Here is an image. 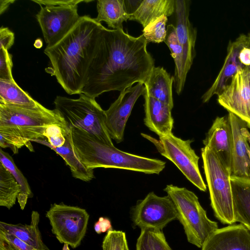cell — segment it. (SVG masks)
I'll use <instances>...</instances> for the list:
<instances>
[{
    "label": "cell",
    "mask_w": 250,
    "mask_h": 250,
    "mask_svg": "<svg viewBox=\"0 0 250 250\" xmlns=\"http://www.w3.org/2000/svg\"><path fill=\"white\" fill-rule=\"evenodd\" d=\"M143 35L103 26L81 93L95 99L110 91L123 92L136 83L144 84L154 67Z\"/></svg>",
    "instance_id": "1"
},
{
    "label": "cell",
    "mask_w": 250,
    "mask_h": 250,
    "mask_svg": "<svg viewBox=\"0 0 250 250\" xmlns=\"http://www.w3.org/2000/svg\"><path fill=\"white\" fill-rule=\"evenodd\" d=\"M103 26L95 19L81 16L62 40L45 48L52 74L67 94H81Z\"/></svg>",
    "instance_id": "2"
},
{
    "label": "cell",
    "mask_w": 250,
    "mask_h": 250,
    "mask_svg": "<svg viewBox=\"0 0 250 250\" xmlns=\"http://www.w3.org/2000/svg\"><path fill=\"white\" fill-rule=\"evenodd\" d=\"M69 130L74 151L87 169L115 168L159 174L166 167L164 161L123 151L80 127L69 126Z\"/></svg>",
    "instance_id": "3"
},
{
    "label": "cell",
    "mask_w": 250,
    "mask_h": 250,
    "mask_svg": "<svg viewBox=\"0 0 250 250\" xmlns=\"http://www.w3.org/2000/svg\"><path fill=\"white\" fill-rule=\"evenodd\" d=\"M69 126L55 109L43 106L32 108L0 104V133L7 134L21 147L34 152L31 142L44 139V133L50 125Z\"/></svg>",
    "instance_id": "4"
},
{
    "label": "cell",
    "mask_w": 250,
    "mask_h": 250,
    "mask_svg": "<svg viewBox=\"0 0 250 250\" xmlns=\"http://www.w3.org/2000/svg\"><path fill=\"white\" fill-rule=\"evenodd\" d=\"M203 168L215 217L223 224L235 223L230 182L231 169L210 148L201 149Z\"/></svg>",
    "instance_id": "5"
},
{
    "label": "cell",
    "mask_w": 250,
    "mask_h": 250,
    "mask_svg": "<svg viewBox=\"0 0 250 250\" xmlns=\"http://www.w3.org/2000/svg\"><path fill=\"white\" fill-rule=\"evenodd\" d=\"M164 190L174 202L177 219L182 225L188 242L201 248L217 229V222L209 219L198 197L185 188L167 185Z\"/></svg>",
    "instance_id": "6"
},
{
    "label": "cell",
    "mask_w": 250,
    "mask_h": 250,
    "mask_svg": "<svg viewBox=\"0 0 250 250\" xmlns=\"http://www.w3.org/2000/svg\"><path fill=\"white\" fill-rule=\"evenodd\" d=\"M54 103L69 126L80 127L114 146L105 124V110L95 99L81 93L78 99L57 96Z\"/></svg>",
    "instance_id": "7"
},
{
    "label": "cell",
    "mask_w": 250,
    "mask_h": 250,
    "mask_svg": "<svg viewBox=\"0 0 250 250\" xmlns=\"http://www.w3.org/2000/svg\"><path fill=\"white\" fill-rule=\"evenodd\" d=\"M141 135L151 142L162 156L171 161L189 182L199 190H207L199 167V157L191 146L192 140H183L172 133L158 140L147 134Z\"/></svg>",
    "instance_id": "8"
},
{
    "label": "cell",
    "mask_w": 250,
    "mask_h": 250,
    "mask_svg": "<svg viewBox=\"0 0 250 250\" xmlns=\"http://www.w3.org/2000/svg\"><path fill=\"white\" fill-rule=\"evenodd\" d=\"M46 217L49 220L52 233L61 243L68 244L73 249L80 246L89 218L85 209L63 203H55L46 212Z\"/></svg>",
    "instance_id": "9"
},
{
    "label": "cell",
    "mask_w": 250,
    "mask_h": 250,
    "mask_svg": "<svg viewBox=\"0 0 250 250\" xmlns=\"http://www.w3.org/2000/svg\"><path fill=\"white\" fill-rule=\"evenodd\" d=\"M133 224L141 229L162 230L177 219L175 204L168 195L158 196L153 192L138 201L131 211Z\"/></svg>",
    "instance_id": "10"
},
{
    "label": "cell",
    "mask_w": 250,
    "mask_h": 250,
    "mask_svg": "<svg viewBox=\"0 0 250 250\" xmlns=\"http://www.w3.org/2000/svg\"><path fill=\"white\" fill-rule=\"evenodd\" d=\"M78 5L41 6L36 18L42 30L46 47L62 40L80 18Z\"/></svg>",
    "instance_id": "11"
},
{
    "label": "cell",
    "mask_w": 250,
    "mask_h": 250,
    "mask_svg": "<svg viewBox=\"0 0 250 250\" xmlns=\"http://www.w3.org/2000/svg\"><path fill=\"white\" fill-rule=\"evenodd\" d=\"M218 103L250 128V68L238 71L217 96Z\"/></svg>",
    "instance_id": "12"
},
{
    "label": "cell",
    "mask_w": 250,
    "mask_h": 250,
    "mask_svg": "<svg viewBox=\"0 0 250 250\" xmlns=\"http://www.w3.org/2000/svg\"><path fill=\"white\" fill-rule=\"evenodd\" d=\"M145 85L138 83L120 92L117 99L105 110V124L112 139L117 143L124 140V131L127 120L139 97L143 95Z\"/></svg>",
    "instance_id": "13"
},
{
    "label": "cell",
    "mask_w": 250,
    "mask_h": 250,
    "mask_svg": "<svg viewBox=\"0 0 250 250\" xmlns=\"http://www.w3.org/2000/svg\"><path fill=\"white\" fill-rule=\"evenodd\" d=\"M190 1L175 0L176 29L183 50V57L179 94L182 92L187 74L195 56L197 31L189 20Z\"/></svg>",
    "instance_id": "14"
},
{
    "label": "cell",
    "mask_w": 250,
    "mask_h": 250,
    "mask_svg": "<svg viewBox=\"0 0 250 250\" xmlns=\"http://www.w3.org/2000/svg\"><path fill=\"white\" fill-rule=\"evenodd\" d=\"M203 143L204 146L209 147L214 151L231 169L233 137L228 115L218 116L214 119Z\"/></svg>",
    "instance_id": "15"
},
{
    "label": "cell",
    "mask_w": 250,
    "mask_h": 250,
    "mask_svg": "<svg viewBox=\"0 0 250 250\" xmlns=\"http://www.w3.org/2000/svg\"><path fill=\"white\" fill-rule=\"evenodd\" d=\"M201 250H250V232L241 224L218 229L205 241Z\"/></svg>",
    "instance_id": "16"
},
{
    "label": "cell",
    "mask_w": 250,
    "mask_h": 250,
    "mask_svg": "<svg viewBox=\"0 0 250 250\" xmlns=\"http://www.w3.org/2000/svg\"><path fill=\"white\" fill-rule=\"evenodd\" d=\"M246 36L242 34L229 43L224 64L212 85L202 96L203 103H207L213 96L219 95L235 74L244 68L239 61L238 54Z\"/></svg>",
    "instance_id": "17"
},
{
    "label": "cell",
    "mask_w": 250,
    "mask_h": 250,
    "mask_svg": "<svg viewBox=\"0 0 250 250\" xmlns=\"http://www.w3.org/2000/svg\"><path fill=\"white\" fill-rule=\"evenodd\" d=\"M228 116L233 137L232 174L250 178V160L248 155L250 146L242 131L243 127L247 126V124L232 113L228 112Z\"/></svg>",
    "instance_id": "18"
},
{
    "label": "cell",
    "mask_w": 250,
    "mask_h": 250,
    "mask_svg": "<svg viewBox=\"0 0 250 250\" xmlns=\"http://www.w3.org/2000/svg\"><path fill=\"white\" fill-rule=\"evenodd\" d=\"M144 123L159 137L172 134L174 121L172 108L167 104L150 96L145 90Z\"/></svg>",
    "instance_id": "19"
},
{
    "label": "cell",
    "mask_w": 250,
    "mask_h": 250,
    "mask_svg": "<svg viewBox=\"0 0 250 250\" xmlns=\"http://www.w3.org/2000/svg\"><path fill=\"white\" fill-rule=\"evenodd\" d=\"M234 219L250 232V178L231 174Z\"/></svg>",
    "instance_id": "20"
},
{
    "label": "cell",
    "mask_w": 250,
    "mask_h": 250,
    "mask_svg": "<svg viewBox=\"0 0 250 250\" xmlns=\"http://www.w3.org/2000/svg\"><path fill=\"white\" fill-rule=\"evenodd\" d=\"M174 77L163 67H153L144 83L145 90L151 97L173 107L172 87Z\"/></svg>",
    "instance_id": "21"
},
{
    "label": "cell",
    "mask_w": 250,
    "mask_h": 250,
    "mask_svg": "<svg viewBox=\"0 0 250 250\" xmlns=\"http://www.w3.org/2000/svg\"><path fill=\"white\" fill-rule=\"evenodd\" d=\"M39 221V213L33 211L30 225H15L1 221L0 230L16 236L38 250H49L42 240L38 227Z\"/></svg>",
    "instance_id": "22"
},
{
    "label": "cell",
    "mask_w": 250,
    "mask_h": 250,
    "mask_svg": "<svg viewBox=\"0 0 250 250\" xmlns=\"http://www.w3.org/2000/svg\"><path fill=\"white\" fill-rule=\"evenodd\" d=\"M175 10V0H144L129 20L141 23L144 28L165 15L171 16Z\"/></svg>",
    "instance_id": "23"
},
{
    "label": "cell",
    "mask_w": 250,
    "mask_h": 250,
    "mask_svg": "<svg viewBox=\"0 0 250 250\" xmlns=\"http://www.w3.org/2000/svg\"><path fill=\"white\" fill-rule=\"evenodd\" d=\"M97 10L96 21L106 22L113 29H123V23L130 18L125 10L124 0H98Z\"/></svg>",
    "instance_id": "24"
},
{
    "label": "cell",
    "mask_w": 250,
    "mask_h": 250,
    "mask_svg": "<svg viewBox=\"0 0 250 250\" xmlns=\"http://www.w3.org/2000/svg\"><path fill=\"white\" fill-rule=\"evenodd\" d=\"M0 104L32 108L44 106L22 89L15 81L3 80H0Z\"/></svg>",
    "instance_id": "25"
},
{
    "label": "cell",
    "mask_w": 250,
    "mask_h": 250,
    "mask_svg": "<svg viewBox=\"0 0 250 250\" xmlns=\"http://www.w3.org/2000/svg\"><path fill=\"white\" fill-rule=\"evenodd\" d=\"M50 148L62 158L75 178L89 182L95 177L93 169H87L76 156L71 142L70 130L66 134L65 142L61 146Z\"/></svg>",
    "instance_id": "26"
},
{
    "label": "cell",
    "mask_w": 250,
    "mask_h": 250,
    "mask_svg": "<svg viewBox=\"0 0 250 250\" xmlns=\"http://www.w3.org/2000/svg\"><path fill=\"white\" fill-rule=\"evenodd\" d=\"M0 163L11 173L21 187L17 199L21 209L23 210L28 198L33 195L28 181L15 164L12 157L1 148L0 149Z\"/></svg>",
    "instance_id": "27"
},
{
    "label": "cell",
    "mask_w": 250,
    "mask_h": 250,
    "mask_svg": "<svg viewBox=\"0 0 250 250\" xmlns=\"http://www.w3.org/2000/svg\"><path fill=\"white\" fill-rule=\"evenodd\" d=\"M20 191L21 187L14 176L0 163V206L10 209Z\"/></svg>",
    "instance_id": "28"
},
{
    "label": "cell",
    "mask_w": 250,
    "mask_h": 250,
    "mask_svg": "<svg viewBox=\"0 0 250 250\" xmlns=\"http://www.w3.org/2000/svg\"><path fill=\"white\" fill-rule=\"evenodd\" d=\"M164 42L169 48L171 52V55L175 62V69L174 77L175 90L176 93L179 95L183 64V50L178 38L176 27L173 24H171L167 26V34Z\"/></svg>",
    "instance_id": "29"
},
{
    "label": "cell",
    "mask_w": 250,
    "mask_h": 250,
    "mask_svg": "<svg viewBox=\"0 0 250 250\" xmlns=\"http://www.w3.org/2000/svg\"><path fill=\"white\" fill-rule=\"evenodd\" d=\"M167 17L163 16L144 28L143 35L147 42L160 43L164 42L167 34Z\"/></svg>",
    "instance_id": "30"
},
{
    "label": "cell",
    "mask_w": 250,
    "mask_h": 250,
    "mask_svg": "<svg viewBox=\"0 0 250 250\" xmlns=\"http://www.w3.org/2000/svg\"><path fill=\"white\" fill-rule=\"evenodd\" d=\"M69 127L64 128L59 125L48 126L44 133L45 139H38L34 142L44 145L50 148L61 146L65 142V135L69 131Z\"/></svg>",
    "instance_id": "31"
},
{
    "label": "cell",
    "mask_w": 250,
    "mask_h": 250,
    "mask_svg": "<svg viewBox=\"0 0 250 250\" xmlns=\"http://www.w3.org/2000/svg\"><path fill=\"white\" fill-rule=\"evenodd\" d=\"M103 250H129L125 232L110 230L107 231L102 243Z\"/></svg>",
    "instance_id": "32"
},
{
    "label": "cell",
    "mask_w": 250,
    "mask_h": 250,
    "mask_svg": "<svg viewBox=\"0 0 250 250\" xmlns=\"http://www.w3.org/2000/svg\"><path fill=\"white\" fill-rule=\"evenodd\" d=\"M12 56L8 50L0 48V80L15 81L12 72Z\"/></svg>",
    "instance_id": "33"
},
{
    "label": "cell",
    "mask_w": 250,
    "mask_h": 250,
    "mask_svg": "<svg viewBox=\"0 0 250 250\" xmlns=\"http://www.w3.org/2000/svg\"><path fill=\"white\" fill-rule=\"evenodd\" d=\"M151 250H172L168 244L162 230H147Z\"/></svg>",
    "instance_id": "34"
},
{
    "label": "cell",
    "mask_w": 250,
    "mask_h": 250,
    "mask_svg": "<svg viewBox=\"0 0 250 250\" xmlns=\"http://www.w3.org/2000/svg\"><path fill=\"white\" fill-rule=\"evenodd\" d=\"M238 58L244 68H250V44L248 36L240 48Z\"/></svg>",
    "instance_id": "35"
},
{
    "label": "cell",
    "mask_w": 250,
    "mask_h": 250,
    "mask_svg": "<svg viewBox=\"0 0 250 250\" xmlns=\"http://www.w3.org/2000/svg\"><path fill=\"white\" fill-rule=\"evenodd\" d=\"M14 34L7 27L0 28V48L8 50L14 42Z\"/></svg>",
    "instance_id": "36"
},
{
    "label": "cell",
    "mask_w": 250,
    "mask_h": 250,
    "mask_svg": "<svg viewBox=\"0 0 250 250\" xmlns=\"http://www.w3.org/2000/svg\"><path fill=\"white\" fill-rule=\"evenodd\" d=\"M40 6L78 5L82 2H90L92 0H32Z\"/></svg>",
    "instance_id": "37"
},
{
    "label": "cell",
    "mask_w": 250,
    "mask_h": 250,
    "mask_svg": "<svg viewBox=\"0 0 250 250\" xmlns=\"http://www.w3.org/2000/svg\"><path fill=\"white\" fill-rule=\"evenodd\" d=\"M0 235L3 236L19 250H38L13 234L0 230Z\"/></svg>",
    "instance_id": "38"
},
{
    "label": "cell",
    "mask_w": 250,
    "mask_h": 250,
    "mask_svg": "<svg viewBox=\"0 0 250 250\" xmlns=\"http://www.w3.org/2000/svg\"><path fill=\"white\" fill-rule=\"evenodd\" d=\"M136 250H151L148 239V230L141 229L136 243Z\"/></svg>",
    "instance_id": "39"
},
{
    "label": "cell",
    "mask_w": 250,
    "mask_h": 250,
    "mask_svg": "<svg viewBox=\"0 0 250 250\" xmlns=\"http://www.w3.org/2000/svg\"><path fill=\"white\" fill-rule=\"evenodd\" d=\"M94 229L98 234L112 230L110 221L106 218L100 217L98 221L94 225Z\"/></svg>",
    "instance_id": "40"
},
{
    "label": "cell",
    "mask_w": 250,
    "mask_h": 250,
    "mask_svg": "<svg viewBox=\"0 0 250 250\" xmlns=\"http://www.w3.org/2000/svg\"><path fill=\"white\" fill-rule=\"evenodd\" d=\"M142 1V0H124V5L125 12L130 15H132L136 11Z\"/></svg>",
    "instance_id": "41"
},
{
    "label": "cell",
    "mask_w": 250,
    "mask_h": 250,
    "mask_svg": "<svg viewBox=\"0 0 250 250\" xmlns=\"http://www.w3.org/2000/svg\"><path fill=\"white\" fill-rule=\"evenodd\" d=\"M0 250H19L13 244L0 235Z\"/></svg>",
    "instance_id": "42"
},
{
    "label": "cell",
    "mask_w": 250,
    "mask_h": 250,
    "mask_svg": "<svg viewBox=\"0 0 250 250\" xmlns=\"http://www.w3.org/2000/svg\"><path fill=\"white\" fill-rule=\"evenodd\" d=\"M15 1V0H0V14L3 13Z\"/></svg>",
    "instance_id": "43"
},
{
    "label": "cell",
    "mask_w": 250,
    "mask_h": 250,
    "mask_svg": "<svg viewBox=\"0 0 250 250\" xmlns=\"http://www.w3.org/2000/svg\"><path fill=\"white\" fill-rule=\"evenodd\" d=\"M247 126H244L242 128V131L244 134L246 136L250 146V133L247 129ZM248 155L250 160V148L248 150Z\"/></svg>",
    "instance_id": "44"
},
{
    "label": "cell",
    "mask_w": 250,
    "mask_h": 250,
    "mask_svg": "<svg viewBox=\"0 0 250 250\" xmlns=\"http://www.w3.org/2000/svg\"><path fill=\"white\" fill-rule=\"evenodd\" d=\"M68 246H69V245L68 244H66V243L63 244V246L62 250H70V249L68 247Z\"/></svg>",
    "instance_id": "45"
},
{
    "label": "cell",
    "mask_w": 250,
    "mask_h": 250,
    "mask_svg": "<svg viewBox=\"0 0 250 250\" xmlns=\"http://www.w3.org/2000/svg\"><path fill=\"white\" fill-rule=\"evenodd\" d=\"M249 43L250 44V33L248 35Z\"/></svg>",
    "instance_id": "46"
}]
</instances>
